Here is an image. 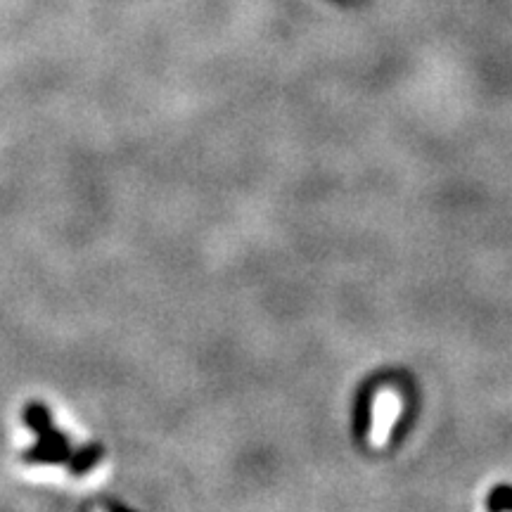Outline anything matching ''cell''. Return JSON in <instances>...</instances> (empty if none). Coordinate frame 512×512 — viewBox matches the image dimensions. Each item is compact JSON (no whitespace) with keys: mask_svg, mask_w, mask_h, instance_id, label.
<instances>
[{"mask_svg":"<svg viewBox=\"0 0 512 512\" xmlns=\"http://www.w3.org/2000/svg\"><path fill=\"white\" fill-rule=\"evenodd\" d=\"M72 453L74 451H72V446H69L67 434L55 430V427H50L46 434H41V437H38V444L24 453V463L62 465V463H69Z\"/></svg>","mask_w":512,"mask_h":512,"instance_id":"6da1fadb","label":"cell"},{"mask_svg":"<svg viewBox=\"0 0 512 512\" xmlns=\"http://www.w3.org/2000/svg\"><path fill=\"white\" fill-rule=\"evenodd\" d=\"M24 425L41 437V434H46L53 427V418H50V411L43 403H29L24 408Z\"/></svg>","mask_w":512,"mask_h":512,"instance_id":"3957f363","label":"cell"},{"mask_svg":"<svg viewBox=\"0 0 512 512\" xmlns=\"http://www.w3.org/2000/svg\"><path fill=\"white\" fill-rule=\"evenodd\" d=\"M102 446L100 444H91V446H83L81 451H74L72 458H69V472L74 477H83L86 472H91L95 465L102 460Z\"/></svg>","mask_w":512,"mask_h":512,"instance_id":"7a4b0ae2","label":"cell"}]
</instances>
